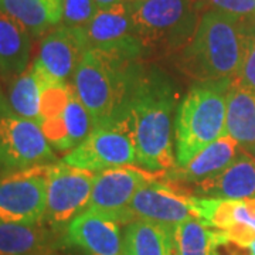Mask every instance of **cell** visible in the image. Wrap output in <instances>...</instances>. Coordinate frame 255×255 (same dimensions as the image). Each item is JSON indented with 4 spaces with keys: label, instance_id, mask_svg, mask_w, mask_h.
Listing matches in <instances>:
<instances>
[{
    "label": "cell",
    "instance_id": "3957f363",
    "mask_svg": "<svg viewBox=\"0 0 255 255\" xmlns=\"http://www.w3.org/2000/svg\"><path fill=\"white\" fill-rule=\"evenodd\" d=\"M250 28L236 18L206 10L183 50L184 68L203 82L228 85L237 78Z\"/></svg>",
    "mask_w": 255,
    "mask_h": 255
},
{
    "label": "cell",
    "instance_id": "ba28073f",
    "mask_svg": "<svg viewBox=\"0 0 255 255\" xmlns=\"http://www.w3.org/2000/svg\"><path fill=\"white\" fill-rule=\"evenodd\" d=\"M64 163L80 169L102 172L137 163L136 149L127 125L118 121L94 128L91 135L64 156Z\"/></svg>",
    "mask_w": 255,
    "mask_h": 255
},
{
    "label": "cell",
    "instance_id": "d4e9b609",
    "mask_svg": "<svg viewBox=\"0 0 255 255\" xmlns=\"http://www.w3.org/2000/svg\"><path fill=\"white\" fill-rule=\"evenodd\" d=\"M64 121L70 140L73 143V149L90 136L95 128L88 111L85 110L81 101L78 100L73 88H71V97L68 101V105L64 111Z\"/></svg>",
    "mask_w": 255,
    "mask_h": 255
},
{
    "label": "cell",
    "instance_id": "1f68e13d",
    "mask_svg": "<svg viewBox=\"0 0 255 255\" xmlns=\"http://www.w3.org/2000/svg\"><path fill=\"white\" fill-rule=\"evenodd\" d=\"M6 110H9V107H7V104L4 102V100H3V95H1V92H0V115L4 112Z\"/></svg>",
    "mask_w": 255,
    "mask_h": 255
},
{
    "label": "cell",
    "instance_id": "277c9868",
    "mask_svg": "<svg viewBox=\"0 0 255 255\" xmlns=\"http://www.w3.org/2000/svg\"><path fill=\"white\" fill-rule=\"evenodd\" d=\"M228 85L203 82L184 97L174 121L176 167H183L204 147L226 135Z\"/></svg>",
    "mask_w": 255,
    "mask_h": 255
},
{
    "label": "cell",
    "instance_id": "cb8c5ba5",
    "mask_svg": "<svg viewBox=\"0 0 255 255\" xmlns=\"http://www.w3.org/2000/svg\"><path fill=\"white\" fill-rule=\"evenodd\" d=\"M174 240L179 255H216L219 230L193 217L174 227Z\"/></svg>",
    "mask_w": 255,
    "mask_h": 255
},
{
    "label": "cell",
    "instance_id": "e575fe53",
    "mask_svg": "<svg viewBox=\"0 0 255 255\" xmlns=\"http://www.w3.org/2000/svg\"><path fill=\"white\" fill-rule=\"evenodd\" d=\"M127 1H139V0H127Z\"/></svg>",
    "mask_w": 255,
    "mask_h": 255
},
{
    "label": "cell",
    "instance_id": "6da1fadb",
    "mask_svg": "<svg viewBox=\"0 0 255 255\" xmlns=\"http://www.w3.org/2000/svg\"><path fill=\"white\" fill-rule=\"evenodd\" d=\"M176 95L172 84L159 74L137 75L121 121L127 125L136 149L137 163L150 172L176 167L172 112Z\"/></svg>",
    "mask_w": 255,
    "mask_h": 255
},
{
    "label": "cell",
    "instance_id": "9a60e30c",
    "mask_svg": "<svg viewBox=\"0 0 255 255\" xmlns=\"http://www.w3.org/2000/svg\"><path fill=\"white\" fill-rule=\"evenodd\" d=\"M119 223L85 210L68 224L67 240L87 255H124Z\"/></svg>",
    "mask_w": 255,
    "mask_h": 255
},
{
    "label": "cell",
    "instance_id": "f546056e",
    "mask_svg": "<svg viewBox=\"0 0 255 255\" xmlns=\"http://www.w3.org/2000/svg\"><path fill=\"white\" fill-rule=\"evenodd\" d=\"M98 6V9H105V7H110L114 4H118L122 1H127V0H94Z\"/></svg>",
    "mask_w": 255,
    "mask_h": 255
},
{
    "label": "cell",
    "instance_id": "52a82bcc",
    "mask_svg": "<svg viewBox=\"0 0 255 255\" xmlns=\"http://www.w3.org/2000/svg\"><path fill=\"white\" fill-rule=\"evenodd\" d=\"M95 174L64 162L48 166L44 223L50 228L68 226L88 209Z\"/></svg>",
    "mask_w": 255,
    "mask_h": 255
},
{
    "label": "cell",
    "instance_id": "30bf717a",
    "mask_svg": "<svg viewBox=\"0 0 255 255\" xmlns=\"http://www.w3.org/2000/svg\"><path fill=\"white\" fill-rule=\"evenodd\" d=\"M55 159L38 124L6 110L0 115V169H27Z\"/></svg>",
    "mask_w": 255,
    "mask_h": 255
},
{
    "label": "cell",
    "instance_id": "d6a6232c",
    "mask_svg": "<svg viewBox=\"0 0 255 255\" xmlns=\"http://www.w3.org/2000/svg\"><path fill=\"white\" fill-rule=\"evenodd\" d=\"M247 250H248V255H255V240L247 247Z\"/></svg>",
    "mask_w": 255,
    "mask_h": 255
},
{
    "label": "cell",
    "instance_id": "4316f807",
    "mask_svg": "<svg viewBox=\"0 0 255 255\" xmlns=\"http://www.w3.org/2000/svg\"><path fill=\"white\" fill-rule=\"evenodd\" d=\"M201 9L219 11L251 28L255 23V0H199Z\"/></svg>",
    "mask_w": 255,
    "mask_h": 255
},
{
    "label": "cell",
    "instance_id": "484cf974",
    "mask_svg": "<svg viewBox=\"0 0 255 255\" xmlns=\"http://www.w3.org/2000/svg\"><path fill=\"white\" fill-rule=\"evenodd\" d=\"M40 81H41V95H40L41 122L64 115V111L67 108L71 97V85L65 82L43 81L41 78Z\"/></svg>",
    "mask_w": 255,
    "mask_h": 255
},
{
    "label": "cell",
    "instance_id": "7c38bea8",
    "mask_svg": "<svg viewBox=\"0 0 255 255\" xmlns=\"http://www.w3.org/2000/svg\"><path fill=\"white\" fill-rule=\"evenodd\" d=\"M129 220H146L167 227H176L194 217L191 196L166 180H155L143 186L129 204Z\"/></svg>",
    "mask_w": 255,
    "mask_h": 255
},
{
    "label": "cell",
    "instance_id": "4fadbf2b",
    "mask_svg": "<svg viewBox=\"0 0 255 255\" xmlns=\"http://www.w3.org/2000/svg\"><path fill=\"white\" fill-rule=\"evenodd\" d=\"M194 217L220 230L228 241L248 247L255 240V199L228 200L191 196Z\"/></svg>",
    "mask_w": 255,
    "mask_h": 255
},
{
    "label": "cell",
    "instance_id": "603a6c76",
    "mask_svg": "<svg viewBox=\"0 0 255 255\" xmlns=\"http://www.w3.org/2000/svg\"><path fill=\"white\" fill-rule=\"evenodd\" d=\"M40 77L30 65L24 73L11 78L9 88V105L17 117L33 121L40 125Z\"/></svg>",
    "mask_w": 255,
    "mask_h": 255
},
{
    "label": "cell",
    "instance_id": "5bb4252c",
    "mask_svg": "<svg viewBox=\"0 0 255 255\" xmlns=\"http://www.w3.org/2000/svg\"><path fill=\"white\" fill-rule=\"evenodd\" d=\"M87 50L88 44L84 30L63 24L44 37L31 65L41 80L67 84L68 78H73Z\"/></svg>",
    "mask_w": 255,
    "mask_h": 255
},
{
    "label": "cell",
    "instance_id": "8fae6325",
    "mask_svg": "<svg viewBox=\"0 0 255 255\" xmlns=\"http://www.w3.org/2000/svg\"><path fill=\"white\" fill-rule=\"evenodd\" d=\"M82 30L88 48H97L128 60H137L143 54L133 33L130 1L98 9L88 26Z\"/></svg>",
    "mask_w": 255,
    "mask_h": 255
},
{
    "label": "cell",
    "instance_id": "d6986e66",
    "mask_svg": "<svg viewBox=\"0 0 255 255\" xmlns=\"http://www.w3.org/2000/svg\"><path fill=\"white\" fill-rule=\"evenodd\" d=\"M31 34L20 21L0 9V74L14 78L28 68Z\"/></svg>",
    "mask_w": 255,
    "mask_h": 255
},
{
    "label": "cell",
    "instance_id": "83f0119b",
    "mask_svg": "<svg viewBox=\"0 0 255 255\" xmlns=\"http://www.w3.org/2000/svg\"><path fill=\"white\" fill-rule=\"evenodd\" d=\"M98 11L94 0H63L64 26L73 28H85Z\"/></svg>",
    "mask_w": 255,
    "mask_h": 255
},
{
    "label": "cell",
    "instance_id": "f1b7e54d",
    "mask_svg": "<svg viewBox=\"0 0 255 255\" xmlns=\"http://www.w3.org/2000/svg\"><path fill=\"white\" fill-rule=\"evenodd\" d=\"M233 82L246 90L255 92V34L253 31H248L243 64L237 78Z\"/></svg>",
    "mask_w": 255,
    "mask_h": 255
},
{
    "label": "cell",
    "instance_id": "7402d4cb",
    "mask_svg": "<svg viewBox=\"0 0 255 255\" xmlns=\"http://www.w3.org/2000/svg\"><path fill=\"white\" fill-rule=\"evenodd\" d=\"M54 247V234L43 223L17 224L0 221V255H27Z\"/></svg>",
    "mask_w": 255,
    "mask_h": 255
},
{
    "label": "cell",
    "instance_id": "ffe728a7",
    "mask_svg": "<svg viewBox=\"0 0 255 255\" xmlns=\"http://www.w3.org/2000/svg\"><path fill=\"white\" fill-rule=\"evenodd\" d=\"M124 255H179L174 227L135 220L124 231Z\"/></svg>",
    "mask_w": 255,
    "mask_h": 255
},
{
    "label": "cell",
    "instance_id": "ac0fdd59",
    "mask_svg": "<svg viewBox=\"0 0 255 255\" xmlns=\"http://www.w3.org/2000/svg\"><path fill=\"white\" fill-rule=\"evenodd\" d=\"M226 135L255 157V92L236 82L226 90Z\"/></svg>",
    "mask_w": 255,
    "mask_h": 255
},
{
    "label": "cell",
    "instance_id": "836d02e7",
    "mask_svg": "<svg viewBox=\"0 0 255 255\" xmlns=\"http://www.w3.org/2000/svg\"><path fill=\"white\" fill-rule=\"evenodd\" d=\"M250 31H253V33H254V34H255V23H254V24H253V26H251V28H250Z\"/></svg>",
    "mask_w": 255,
    "mask_h": 255
},
{
    "label": "cell",
    "instance_id": "8992f818",
    "mask_svg": "<svg viewBox=\"0 0 255 255\" xmlns=\"http://www.w3.org/2000/svg\"><path fill=\"white\" fill-rule=\"evenodd\" d=\"M48 166L38 164L0 177V221L17 224L44 221Z\"/></svg>",
    "mask_w": 255,
    "mask_h": 255
},
{
    "label": "cell",
    "instance_id": "5b68a950",
    "mask_svg": "<svg viewBox=\"0 0 255 255\" xmlns=\"http://www.w3.org/2000/svg\"><path fill=\"white\" fill-rule=\"evenodd\" d=\"M199 0L130 1L135 37L142 51H174L184 48L200 21Z\"/></svg>",
    "mask_w": 255,
    "mask_h": 255
},
{
    "label": "cell",
    "instance_id": "9c48e42d",
    "mask_svg": "<svg viewBox=\"0 0 255 255\" xmlns=\"http://www.w3.org/2000/svg\"><path fill=\"white\" fill-rule=\"evenodd\" d=\"M163 172L124 166L97 172L88 209L122 224H129V204L143 186L163 179Z\"/></svg>",
    "mask_w": 255,
    "mask_h": 255
},
{
    "label": "cell",
    "instance_id": "44dd1931",
    "mask_svg": "<svg viewBox=\"0 0 255 255\" xmlns=\"http://www.w3.org/2000/svg\"><path fill=\"white\" fill-rule=\"evenodd\" d=\"M0 9L40 37L63 21V0H0Z\"/></svg>",
    "mask_w": 255,
    "mask_h": 255
},
{
    "label": "cell",
    "instance_id": "4dcf8cb0",
    "mask_svg": "<svg viewBox=\"0 0 255 255\" xmlns=\"http://www.w3.org/2000/svg\"><path fill=\"white\" fill-rule=\"evenodd\" d=\"M27 255H61L57 250L55 247H47V248H43V250H38V251H34L31 254Z\"/></svg>",
    "mask_w": 255,
    "mask_h": 255
},
{
    "label": "cell",
    "instance_id": "2e32d148",
    "mask_svg": "<svg viewBox=\"0 0 255 255\" xmlns=\"http://www.w3.org/2000/svg\"><path fill=\"white\" fill-rule=\"evenodd\" d=\"M246 153L233 137L221 136L211 145L204 147L183 167H174L164 174L166 182L179 184H199L224 172L227 167Z\"/></svg>",
    "mask_w": 255,
    "mask_h": 255
},
{
    "label": "cell",
    "instance_id": "e0dca14e",
    "mask_svg": "<svg viewBox=\"0 0 255 255\" xmlns=\"http://www.w3.org/2000/svg\"><path fill=\"white\" fill-rule=\"evenodd\" d=\"M194 196L211 199H255V157L243 153L224 172L193 187Z\"/></svg>",
    "mask_w": 255,
    "mask_h": 255
},
{
    "label": "cell",
    "instance_id": "7a4b0ae2",
    "mask_svg": "<svg viewBox=\"0 0 255 255\" xmlns=\"http://www.w3.org/2000/svg\"><path fill=\"white\" fill-rule=\"evenodd\" d=\"M135 61L97 48L85 51L73 75L71 88L95 128L121 121L139 75Z\"/></svg>",
    "mask_w": 255,
    "mask_h": 255
}]
</instances>
